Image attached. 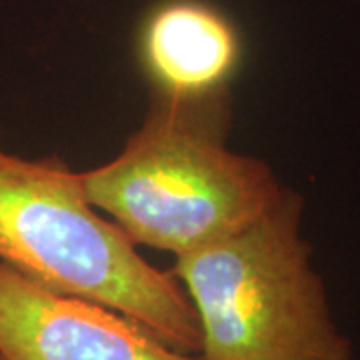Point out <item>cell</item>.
Segmentation results:
<instances>
[{
    "label": "cell",
    "mask_w": 360,
    "mask_h": 360,
    "mask_svg": "<svg viewBox=\"0 0 360 360\" xmlns=\"http://www.w3.org/2000/svg\"><path fill=\"white\" fill-rule=\"evenodd\" d=\"M231 124L229 89L202 96L150 90L120 155L80 172L90 205L136 246L174 257L245 229L284 186L264 160L229 148Z\"/></svg>",
    "instance_id": "1"
},
{
    "label": "cell",
    "mask_w": 360,
    "mask_h": 360,
    "mask_svg": "<svg viewBox=\"0 0 360 360\" xmlns=\"http://www.w3.org/2000/svg\"><path fill=\"white\" fill-rule=\"evenodd\" d=\"M0 262L124 314L168 347L200 354L198 316L174 274L148 264L90 205L80 172L56 156L28 160L0 146Z\"/></svg>",
    "instance_id": "2"
},
{
    "label": "cell",
    "mask_w": 360,
    "mask_h": 360,
    "mask_svg": "<svg viewBox=\"0 0 360 360\" xmlns=\"http://www.w3.org/2000/svg\"><path fill=\"white\" fill-rule=\"evenodd\" d=\"M304 198L278 202L245 229L174 257L205 360H354L302 236Z\"/></svg>",
    "instance_id": "3"
},
{
    "label": "cell",
    "mask_w": 360,
    "mask_h": 360,
    "mask_svg": "<svg viewBox=\"0 0 360 360\" xmlns=\"http://www.w3.org/2000/svg\"><path fill=\"white\" fill-rule=\"evenodd\" d=\"M0 360H205L141 324L0 262Z\"/></svg>",
    "instance_id": "4"
},
{
    "label": "cell",
    "mask_w": 360,
    "mask_h": 360,
    "mask_svg": "<svg viewBox=\"0 0 360 360\" xmlns=\"http://www.w3.org/2000/svg\"><path fill=\"white\" fill-rule=\"evenodd\" d=\"M139 52L153 90L202 96L229 89L243 42L219 6L206 0H162L142 22Z\"/></svg>",
    "instance_id": "5"
},
{
    "label": "cell",
    "mask_w": 360,
    "mask_h": 360,
    "mask_svg": "<svg viewBox=\"0 0 360 360\" xmlns=\"http://www.w3.org/2000/svg\"><path fill=\"white\" fill-rule=\"evenodd\" d=\"M354 2H360V0H354Z\"/></svg>",
    "instance_id": "6"
}]
</instances>
